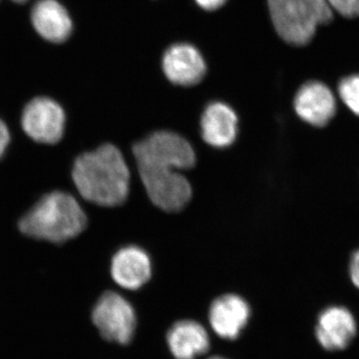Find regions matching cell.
<instances>
[{"label":"cell","instance_id":"obj_17","mask_svg":"<svg viewBox=\"0 0 359 359\" xmlns=\"http://www.w3.org/2000/svg\"><path fill=\"white\" fill-rule=\"evenodd\" d=\"M9 142H11V134L7 128L6 123L0 119V159L6 153L7 147H8Z\"/></svg>","mask_w":359,"mask_h":359},{"label":"cell","instance_id":"obj_9","mask_svg":"<svg viewBox=\"0 0 359 359\" xmlns=\"http://www.w3.org/2000/svg\"><path fill=\"white\" fill-rule=\"evenodd\" d=\"M294 105L297 116L316 127L325 126L337 111V101L332 90L318 81L302 85L294 97Z\"/></svg>","mask_w":359,"mask_h":359},{"label":"cell","instance_id":"obj_20","mask_svg":"<svg viewBox=\"0 0 359 359\" xmlns=\"http://www.w3.org/2000/svg\"><path fill=\"white\" fill-rule=\"evenodd\" d=\"M9 2H11L13 4H15V6H26L28 2L32 1V0H8Z\"/></svg>","mask_w":359,"mask_h":359},{"label":"cell","instance_id":"obj_7","mask_svg":"<svg viewBox=\"0 0 359 359\" xmlns=\"http://www.w3.org/2000/svg\"><path fill=\"white\" fill-rule=\"evenodd\" d=\"M32 32L41 41L61 46L74 33V20L62 0H35L28 11Z\"/></svg>","mask_w":359,"mask_h":359},{"label":"cell","instance_id":"obj_12","mask_svg":"<svg viewBox=\"0 0 359 359\" xmlns=\"http://www.w3.org/2000/svg\"><path fill=\"white\" fill-rule=\"evenodd\" d=\"M356 330L355 318L348 309L344 306H330L318 316L316 337L327 351H342L354 339Z\"/></svg>","mask_w":359,"mask_h":359},{"label":"cell","instance_id":"obj_10","mask_svg":"<svg viewBox=\"0 0 359 359\" xmlns=\"http://www.w3.org/2000/svg\"><path fill=\"white\" fill-rule=\"evenodd\" d=\"M249 304L238 294H224L215 299L209 311L212 330L221 339H237L249 323Z\"/></svg>","mask_w":359,"mask_h":359},{"label":"cell","instance_id":"obj_13","mask_svg":"<svg viewBox=\"0 0 359 359\" xmlns=\"http://www.w3.org/2000/svg\"><path fill=\"white\" fill-rule=\"evenodd\" d=\"M237 113L228 104L212 102L205 107L201 118L203 140L214 148H226L238 137Z\"/></svg>","mask_w":359,"mask_h":359},{"label":"cell","instance_id":"obj_11","mask_svg":"<svg viewBox=\"0 0 359 359\" xmlns=\"http://www.w3.org/2000/svg\"><path fill=\"white\" fill-rule=\"evenodd\" d=\"M111 276L123 289H141L152 276V262L141 248L136 245L122 248L113 257Z\"/></svg>","mask_w":359,"mask_h":359},{"label":"cell","instance_id":"obj_6","mask_svg":"<svg viewBox=\"0 0 359 359\" xmlns=\"http://www.w3.org/2000/svg\"><path fill=\"white\" fill-rule=\"evenodd\" d=\"M65 111L48 96H37L26 104L21 126L29 138L41 144H56L65 134Z\"/></svg>","mask_w":359,"mask_h":359},{"label":"cell","instance_id":"obj_15","mask_svg":"<svg viewBox=\"0 0 359 359\" xmlns=\"http://www.w3.org/2000/svg\"><path fill=\"white\" fill-rule=\"evenodd\" d=\"M339 94L349 110L359 116V74L342 79L339 86Z\"/></svg>","mask_w":359,"mask_h":359},{"label":"cell","instance_id":"obj_18","mask_svg":"<svg viewBox=\"0 0 359 359\" xmlns=\"http://www.w3.org/2000/svg\"><path fill=\"white\" fill-rule=\"evenodd\" d=\"M349 273H351V278L353 285L359 289V250L354 252L353 257H351Z\"/></svg>","mask_w":359,"mask_h":359},{"label":"cell","instance_id":"obj_4","mask_svg":"<svg viewBox=\"0 0 359 359\" xmlns=\"http://www.w3.org/2000/svg\"><path fill=\"white\" fill-rule=\"evenodd\" d=\"M268 6L276 33L295 46L309 43L316 28L334 18L327 0H268Z\"/></svg>","mask_w":359,"mask_h":359},{"label":"cell","instance_id":"obj_2","mask_svg":"<svg viewBox=\"0 0 359 359\" xmlns=\"http://www.w3.org/2000/svg\"><path fill=\"white\" fill-rule=\"evenodd\" d=\"M130 171L121 151L112 144L80 155L72 178L85 200L102 207H116L127 200Z\"/></svg>","mask_w":359,"mask_h":359},{"label":"cell","instance_id":"obj_3","mask_svg":"<svg viewBox=\"0 0 359 359\" xmlns=\"http://www.w3.org/2000/svg\"><path fill=\"white\" fill-rule=\"evenodd\" d=\"M86 226L81 205L70 194L61 191L45 195L20 222L25 235L54 244L77 237Z\"/></svg>","mask_w":359,"mask_h":359},{"label":"cell","instance_id":"obj_22","mask_svg":"<svg viewBox=\"0 0 359 359\" xmlns=\"http://www.w3.org/2000/svg\"><path fill=\"white\" fill-rule=\"evenodd\" d=\"M0 1H1V0H0Z\"/></svg>","mask_w":359,"mask_h":359},{"label":"cell","instance_id":"obj_21","mask_svg":"<svg viewBox=\"0 0 359 359\" xmlns=\"http://www.w3.org/2000/svg\"><path fill=\"white\" fill-rule=\"evenodd\" d=\"M209 359H226V358H219V356H214V358H209Z\"/></svg>","mask_w":359,"mask_h":359},{"label":"cell","instance_id":"obj_1","mask_svg":"<svg viewBox=\"0 0 359 359\" xmlns=\"http://www.w3.org/2000/svg\"><path fill=\"white\" fill-rule=\"evenodd\" d=\"M139 176L149 199L162 211H181L192 199V186L180 173L195 166L190 142L175 132H154L133 146Z\"/></svg>","mask_w":359,"mask_h":359},{"label":"cell","instance_id":"obj_19","mask_svg":"<svg viewBox=\"0 0 359 359\" xmlns=\"http://www.w3.org/2000/svg\"><path fill=\"white\" fill-rule=\"evenodd\" d=\"M198 6L205 11H212L221 8L226 4V0H195Z\"/></svg>","mask_w":359,"mask_h":359},{"label":"cell","instance_id":"obj_14","mask_svg":"<svg viewBox=\"0 0 359 359\" xmlns=\"http://www.w3.org/2000/svg\"><path fill=\"white\" fill-rule=\"evenodd\" d=\"M167 344L176 359H196L209 351L210 337L198 321H177L167 334Z\"/></svg>","mask_w":359,"mask_h":359},{"label":"cell","instance_id":"obj_8","mask_svg":"<svg viewBox=\"0 0 359 359\" xmlns=\"http://www.w3.org/2000/svg\"><path fill=\"white\" fill-rule=\"evenodd\" d=\"M163 71L168 80L179 86L200 83L207 73V65L201 52L193 45L177 43L165 52Z\"/></svg>","mask_w":359,"mask_h":359},{"label":"cell","instance_id":"obj_5","mask_svg":"<svg viewBox=\"0 0 359 359\" xmlns=\"http://www.w3.org/2000/svg\"><path fill=\"white\" fill-rule=\"evenodd\" d=\"M92 321L108 341L128 344L133 339L136 313L132 304L117 292L101 295L92 311Z\"/></svg>","mask_w":359,"mask_h":359},{"label":"cell","instance_id":"obj_16","mask_svg":"<svg viewBox=\"0 0 359 359\" xmlns=\"http://www.w3.org/2000/svg\"><path fill=\"white\" fill-rule=\"evenodd\" d=\"M330 7L342 16L353 18L359 16V0H327Z\"/></svg>","mask_w":359,"mask_h":359}]
</instances>
